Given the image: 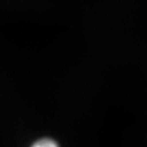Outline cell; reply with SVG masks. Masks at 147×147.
Returning <instances> with one entry per match:
<instances>
[{
	"mask_svg": "<svg viewBox=\"0 0 147 147\" xmlns=\"http://www.w3.org/2000/svg\"><path fill=\"white\" fill-rule=\"evenodd\" d=\"M31 147H58V145L52 139L44 138V139H40V140L36 141Z\"/></svg>",
	"mask_w": 147,
	"mask_h": 147,
	"instance_id": "cell-1",
	"label": "cell"
}]
</instances>
